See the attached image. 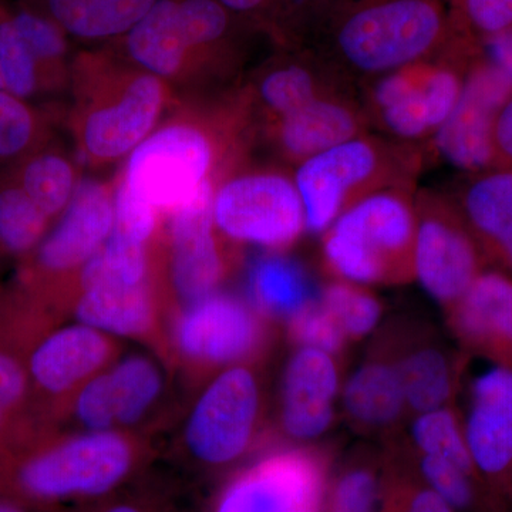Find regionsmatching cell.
Returning <instances> with one entry per match:
<instances>
[{"mask_svg":"<svg viewBox=\"0 0 512 512\" xmlns=\"http://www.w3.org/2000/svg\"><path fill=\"white\" fill-rule=\"evenodd\" d=\"M332 72L359 87L443 53L453 42L446 0H332L311 35Z\"/></svg>","mask_w":512,"mask_h":512,"instance_id":"6da1fadb","label":"cell"},{"mask_svg":"<svg viewBox=\"0 0 512 512\" xmlns=\"http://www.w3.org/2000/svg\"><path fill=\"white\" fill-rule=\"evenodd\" d=\"M427 154L424 147L366 133L303 161L296 188L306 228L326 232L343 211L377 191L414 188Z\"/></svg>","mask_w":512,"mask_h":512,"instance_id":"7a4b0ae2","label":"cell"},{"mask_svg":"<svg viewBox=\"0 0 512 512\" xmlns=\"http://www.w3.org/2000/svg\"><path fill=\"white\" fill-rule=\"evenodd\" d=\"M134 463L123 437L93 431L23 456H0V495L40 505L106 497L130 477Z\"/></svg>","mask_w":512,"mask_h":512,"instance_id":"3957f363","label":"cell"},{"mask_svg":"<svg viewBox=\"0 0 512 512\" xmlns=\"http://www.w3.org/2000/svg\"><path fill=\"white\" fill-rule=\"evenodd\" d=\"M478 55L451 43L440 55L362 84L359 97L370 131L426 147L456 107L468 67Z\"/></svg>","mask_w":512,"mask_h":512,"instance_id":"277c9868","label":"cell"},{"mask_svg":"<svg viewBox=\"0 0 512 512\" xmlns=\"http://www.w3.org/2000/svg\"><path fill=\"white\" fill-rule=\"evenodd\" d=\"M414 194V188H387L343 211L323 242L330 268L362 285L404 281L414 275Z\"/></svg>","mask_w":512,"mask_h":512,"instance_id":"5b68a950","label":"cell"},{"mask_svg":"<svg viewBox=\"0 0 512 512\" xmlns=\"http://www.w3.org/2000/svg\"><path fill=\"white\" fill-rule=\"evenodd\" d=\"M215 146L201 128H160L131 151L121 184L160 212L173 214L211 180Z\"/></svg>","mask_w":512,"mask_h":512,"instance_id":"8992f818","label":"cell"},{"mask_svg":"<svg viewBox=\"0 0 512 512\" xmlns=\"http://www.w3.org/2000/svg\"><path fill=\"white\" fill-rule=\"evenodd\" d=\"M414 208V276L431 298L454 305L481 272L477 239L444 192L417 191Z\"/></svg>","mask_w":512,"mask_h":512,"instance_id":"52a82bcc","label":"cell"},{"mask_svg":"<svg viewBox=\"0 0 512 512\" xmlns=\"http://www.w3.org/2000/svg\"><path fill=\"white\" fill-rule=\"evenodd\" d=\"M214 221L227 237L266 248H284L306 228L295 180L279 171H252L222 184Z\"/></svg>","mask_w":512,"mask_h":512,"instance_id":"ba28073f","label":"cell"},{"mask_svg":"<svg viewBox=\"0 0 512 512\" xmlns=\"http://www.w3.org/2000/svg\"><path fill=\"white\" fill-rule=\"evenodd\" d=\"M511 97V80L480 52L468 67L456 107L424 147L427 158H441L470 174L495 167V123Z\"/></svg>","mask_w":512,"mask_h":512,"instance_id":"9c48e42d","label":"cell"},{"mask_svg":"<svg viewBox=\"0 0 512 512\" xmlns=\"http://www.w3.org/2000/svg\"><path fill=\"white\" fill-rule=\"evenodd\" d=\"M328 470L308 451L276 453L235 474L211 512H325Z\"/></svg>","mask_w":512,"mask_h":512,"instance_id":"30bf717a","label":"cell"},{"mask_svg":"<svg viewBox=\"0 0 512 512\" xmlns=\"http://www.w3.org/2000/svg\"><path fill=\"white\" fill-rule=\"evenodd\" d=\"M258 386L242 367L222 373L202 394L187 427L192 456L207 466L220 467L238 460L251 441Z\"/></svg>","mask_w":512,"mask_h":512,"instance_id":"8fae6325","label":"cell"},{"mask_svg":"<svg viewBox=\"0 0 512 512\" xmlns=\"http://www.w3.org/2000/svg\"><path fill=\"white\" fill-rule=\"evenodd\" d=\"M276 150L292 164H302L323 151L370 133L359 90L339 89L309 101L269 124Z\"/></svg>","mask_w":512,"mask_h":512,"instance_id":"7c38bea8","label":"cell"},{"mask_svg":"<svg viewBox=\"0 0 512 512\" xmlns=\"http://www.w3.org/2000/svg\"><path fill=\"white\" fill-rule=\"evenodd\" d=\"M164 104L157 76L138 74L113 100L93 107L82 126V146L93 160H116L146 140Z\"/></svg>","mask_w":512,"mask_h":512,"instance_id":"4fadbf2b","label":"cell"},{"mask_svg":"<svg viewBox=\"0 0 512 512\" xmlns=\"http://www.w3.org/2000/svg\"><path fill=\"white\" fill-rule=\"evenodd\" d=\"M114 227L113 192L96 181L76 185L62 220L35 249L42 274H62L86 264L103 248Z\"/></svg>","mask_w":512,"mask_h":512,"instance_id":"5bb4252c","label":"cell"},{"mask_svg":"<svg viewBox=\"0 0 512 512\" xmlns=\"http://www.w3.org/2000/svg\"><path fill=\"white\" fill-rule=\"evenodd\" d=\"M464 437L478 476L512 473V367L495 365L474 380Z\"/></svg>","mask_w":512,"mask_h":512,"instance_id":"9a60e30c","label":"cell"},{"mask_svg":"<svg viewBox=\"0 0 512 512\" xmlns=\"http://www.w3.org/2000/svg\"><path fill=\"white\" fill-rule=\"evenodd\" d=\"M214 198V184L208 180L190 202L171 214L173 281L178 293L191 303L211 295L221 278Z\"/></svg>","mask_w":512,"mask_h":512,"instance_id":"2e32d148","label":"cell"},{"mask_svg":"<svg viewBox=\"0 0 512 512\" xmlns=\"http://www.w3.org/2000/svg\"><path fill=\"white\" fill-rule=\"evenodd\" d=\"M258 339L255 316L244 303L228 295L211 293L192 303L177 326V342L185 355L207 362L242 359Z\"/></svg>","mask_w":512,"mask_h":512,"instance_id":"e0dca14e","label":"cell"},{"mask_svg":"<svg viewBox=\"0 0 512 512\" xmlns=\"http://www.w3.org/2000/svg\"><path fill=\"white\" fill-rule=\"evenodd\" d=\"M160 387V373L150 360L128 357L84 387L77 400V414L93 431L109 430L116 423H133L156 400Z\"/></svg>","mask_w":512,"mask_h":512,"instance_id":"ac0fdd59","label":"cell"},{"mask_svg":"<svg viewBox=\"0 0 512 512\" xmlns=\"http://www.w3.org/2000/svg\"><path fill=\"white\" fill-rule=\"evenodd\" d=\"M338 392V372L329 353L302 348L286 367L282 419L291 436L315 439L328 429Z\"/></svg>","mask_w":512,"mask_h":512,"instance_id":"d6986e66","label":"cell"},{"mask_svg":"<svg viewBox=\"0 0 512 512\" xmlns=\"http://www.w3.org/2000/svg\"><path fill=\"white\" fill-rule=\"evenodd\" d=\"M84 293L77 303V318L83 325L117 335H138L147 330L151 303L146 284H127L111 275L100 251L84 264Z\"/></svg>","mask_w":512,"mask_h":512,"instance_id":"ffe728a7","label":"cell"},{"mask_svg":"<svg viewBox=\"0 0 512 512\" xmlns=\"http://www.w3.org/2000/svg\"><path fill=\"white\" fill-rule=\"evenodd\" d=\"M457 329L467 342L512 367V276L481 271L454 303Z\"/></svg>","mask_w":512,"mask_h":512,"instance_id":"44dd1931","label":"cell"},{"mask_svg":"<svg viewBox=\"0 0 512 512\" xmlns=\"http://www.w3.org/2000/svg\"><path fill=\"white\" fill-rule=\"evenodd\" d=\"M453 200L477 242L512 272V168L468 175Z\"/></svg>","mask_w":512,"mask_h":512,"instance_id":"7402d4cb","label":"cell"},{"mask_svg":"<svg viewBox=\"0 0 512 512\" xmlns=\"http://www.w3.org/2000/svg\"><path fill=\"white\" fill-rule=\"evenodd\" d=\"M339 89L355 87L340 79L311 50L301 57L274 63L259 74L251 101L272 124L309 101Z\"/></svg>","mask_w":512,"mask_h":512,"instance_id":"603a6c76","label":"cell"},{"mask_svg":"<svg viewBox=\"0 0 512 512\" xmlns=\"http://www.w3.org/2000/svg\"><path fill=\"white\" fill-rule=\"evenodd\" d=\"M109 345L97 329L70 326L43 340L29 359V376L47 393L66 392L103 365Z\"/></svg>","mask_w":512,"mask_h":512,"instance_id":"cb8c5ba5","label":"cell"},{"mask_svg":"<svg viewBox=\"0 0 512 512\" xmlns=\"http://www.w3.org/2000/svg\"><path fill=\"white\" fill-rule=\"evenodd\" d=\"M131 59L157 77H173L183 70L191 46L185 37L178 0H158L127 32Z\"/></svg>","mask_w":512,"mask_h":512,"instance_id":"d4e9b609","label":"cell"},{"mask_svg":"<svg viewBox=\"0 0 512 512\" xmlns=\"http://www.w3.org/2000/svg\"><path fill=\"white\" fill-rule=\"evenodd\" d=\"M37 12L57 23L63 32L80 39L123 35L158 0H30ZM33 9V8H32Z\"/></svg>","mask_w":512,"mask_h":512,"instance_id":"484cf974","label":"cell"},{"mask_svg":"<svg viewBox=\"0 0 512 512\" xmlns=\"http://www.w3.org/2000/svg\"><path fill=\"white\" fill-rule=\"evenodd\" d=\"M343 399L350 416L369 426L392 423L406 404L399 370L383 363L356 370L346 383Z\"/></svg>","mask_w":512,"mask_h":512,"instance_id":"4316f807","label":"cell"},{"mask_svg":"<svg viewBox=\"0 0 512 512\" xmlns=\"http://www.w3.org/2000/svg\"><path fill=\"white\" fill-rule=\"evenodd\" d=\"M249 288L255 302L276 316L292 318L312 302L308 275L282 255L259 258L249 274Z\"/></svg>","mask_w":512,"mask_h":512,"instance_id":"83f0119b","label":"cell"},{"mask_svg":"<svg viewBox=\"0 0 512 512\" xmlns=\"http://www.w3.org/2000/svg\"><path fill=\"white\" fill-rule=\"evenodd\" d=\"M9 171L50 220L66 210L76 190L72 164L53 151L37 148Z\"/></svg>","mask_w":512,"mask_h":512,"instance_id":"f1b7e54d","label":"cell"},{"mask_svg":"<svg viewBox=\"0 0 512 512\" xmlns=\"http://www.w3.org/2000/svg\"><path fill=\"white\" fill-rule=\"evenodd\" d=\"M47 218L30 200L12 173L0 177V249L9 255H28L45 238Z\"/></svg>","mask_w":512,"mask_h":512,"instance_id":"f546056e","label":"cell"},{"mask_svg":"<svg viewBox=\"0 0 512 512\" xmlns=\"http://www.w3.org/2000/svg\"><path fill=\"white\" fill-rule=\"evenodd\" d=\"M404 399L419 413L440 409L451 394L450 367L436 349H421L397 366Z\"/></svg>","mask_w":512,"mask_h":512,"instance_id":"4dcf8cb0","label":"cell"},{"mask_svg":"<svg viewBox=\"0 0 512 512\" xmlns=\"http://www.w3.org/2000/svg\"><path fill=\"white\" fill-rule=\"evenodd\" d=\"M0 79L6 92L29 99L42 89L45 73L25 37L20 35L12 15L0 8Z\"/></svg>","mask_w":512,"mask_h":512,"instance_id":"1f68e13d","label":"cell"},{"mask_svg":"<svg viewBox=\"0 0 512 512\" xmlns=\"http://www.w3.org/2000/svg\"><path fill=\"white\" fill-rule=\"evenodd\" d=\"M413 439L421 456L444 458L478 476L468 451L464 430L458 426L456 416L450 410L440 407L420 413L413 426Z\"/></svg>","mask_w":512,"mask_h":512,"instance_id":"d6a6232c","label":"cell"},{"mask_svg":"<svg viewBox=\"0 0 512 512\" xmlns=\"http://www.w3.org/2000/svg\"><path fill=\"white\" fill-rule=\"evenodd\" d=\"M454 42L480 50L488 37L512 25V0H448Z\"/></svg>","mask_w":512,"mask_h":512,"instance_id":"836d02e7","label":"cell"},{"mask_svg":"<svg viewBox=\"0 0 512 512\" xmlns=\"http://www.w3.org/2000/svg\"><path fill=\"white\" fill-rule=\"evenodd\" d=\"M42 124L25 100L0 90V165H15L39 148Z\"/></svg>","mask_w":512,"mask_h":512,"instance_id":"e575fe53","label":"cell"},{"mask_svg":"<svg viewBox=\"0 0 512 512\" xmlns=\"http://www.w3.org/2000/svg\"><path fill=\"white\" fill-rule=\"evenodd\" d=\"M320 302L338 320L346 336L360 338L370 332L380 319L379 302L352 282H338L323 289Z\"/></svg>","mask_w":512,"mask_h":512,"instance_id":"d590c367","label":"cell"},{"mask_svg":"<svg viewBox=\"0 0 512 512\" xmlns=\"http://www.w3.org/2000/svg\"><path fill=\"white\" fill-rule=\"evenodd\" d=\"M417 476L440 495L456 512L473 510L477 504V474L468 473L451 461L434 456H421Z\"/></svg>","mask_w":512,"mask_h":512,"instance_id":"8d00e7d4","label":"cell"},{"mask_svg":"<svg viewBox=\"0 0 512 512\" xmlns=\"http://www.w3.org/2000/svg\"><path fill=\"white\" fill-rule=\"evenodd\" d=\"M20 35L32 49L37 62L45 73L46 82L55 77L57 66L66 55L67 43L63 29L52 19L32 8L10 12Z\"/></svg>","mask_w":512,"mask_h":512,"instance_id":"74e56055","label":"cell"},{"mask_svg":"<svg viewBox=\"0 0 512 512\" xmlns=\"http://www.w3.org/2000/svg\"><path fill=\"white\" fill-rule=\"evenodd\" d=\"M380 480L369 467H350L333 483L325 512H377Z\"/></svg>","mask_w":512,"mask_h":512,"instance_id":"f35d334b","label":"cell"},{"mask_svg":"<svg viewBox=\"0 0 512 512\" xmlns=\"http://www.w3.org/2000/svg\"><path fill=\"white\" fill-rule=\"evenodd\" d=\"M185 37L192 50L221 42L229 30V10L218 0H178Z\"/></svg>","mask_w":512,"mask_h":512,"instance_id":"ab89813d","label":"cell"},{"mask_svg":"<svg viewBox=\"0 0 512 512\" xmlns=\"http://www.w3.org/2000/svg\"><path fill=\"white\" fill-rule=\"evenodd\" d=\"M377 512H456L430 487L409 477L393 476L389 483H380Z\"/></svg>","mask_w":512,"mask_h":512,"instance_id":"60d3db41","label":"cell"},{"mask_svg":"<svg viewBox=\"0 0 512 512\" xmlns=\"http://www.w3.org/2000/svg\"><path fill=\"white\" fill-rule=\"evenodd\" d=\"M291 319L293 336L302 343L303 348L333 353L338 352L345 342L346 335L338 320L320 301H312Z\"/></svg>","mask_w":512,"mask_h":512,"instance_id":"b9f144b4","label":"cell"},{"mask_svg":"<svg viewBox=\"0 0 512 512\" xmlns=\"http://www.w3.org/2000/svg\"><path fill=\"white\" fill-rule=\"evenodd\" d=\"M28 380L29 372L18 357L0 349V433L25 399Z\"/></svg>","mask_w":512,"mask_h":512,"instance_id":"7bdbcfd3","label":"cell"},{"mask_svg":"<svg viewBox=\"0 0 512 512\" xmlns=\"http://www.w3.org/2000/svg\"><path fill=\"white\" fill-rule=\"evenodd\" d=\"M275 3L284 13L289 35L293 39H305L312 35L332 0H275Z\"/></svg>","mask_w":512,"mask_h":512,"instance_id":"ee69618b","label":"cell"},{"mask_svg":"<svg viewBox=\"0 0 512 512\" xmlns=\"http://www.w3.org/2000/svg\"><path fill=\"white\" fill-rule=\"evenodd\" d=\"M480 52L512 82V25L485 39L480 45Z\"/></svg>","mask_w":512,"mask_h":512,"instance_id":"f6af8a7d","label":"cell"},{"mask_svg":"<svg viewBox=\"0 0 512 512\" xmlns=\"http://www.w3.org/2000/svg\"><path fill=\"white\" fill-rule=\"evenodd\" d=\"M495 167L512 168V97L505 103L494 128Z\"/></svg>","mask_w":512,"mask_h":512,"instance_id":"bcb514c9","label":"cell"},{"mask_svg":"<svg viewBox=\"0 0 512 512\" xmlns=\"http://www.w3.org/2000/svg\"><path fill=\"white\" fill-rule=\"evenodd\" d=\"M229 12L238 15H252V13L264 12L275 0H218Z\"/></svg>","mask_w":512,"mask_h":512,"instance_id":"7dc6e473","label":"cell"},{"mask_svg":"<svg viewBox=\"0 0 512 512\" xmlns=\"http://www.w3.org/2000/svg\"><path fill=\"white\" fill-rule=\"evenodd\" d=\"M97 512H153L150 508L134 503V501H117V503L106 505Z\"/></svg>","mask_w":512,"mask_h":512,"instance_id":"c3c4849f","label":"cell"},{"mask_svg":"<svg viewBox=\"0 0 512 512\" xmlns=\"http://www.w3.org/2000/svg\"><path fill=\"white\" fill-rule=\"evenodd\" d=\"M0 512H26L23 508V504L18 501L12 500V498L0 495Z\"/></svg>","mask_w":512,"mask_h":512,"instance_id":"681fc988","label":"cell"},{"mask_svg":"<svg viewBox=\"0 0 512 512\" xmlns=\"http://www.w3.org/2000/svg\"><path fill=\"white\" fill-rule=\"evenodd\" d=\"M0 90H5V87H3L2 79H0Z\"/></svg>","mask_w":512,"mask_h":512,"instance_id":"f907efd6","label":"cell"}]
</instances>
